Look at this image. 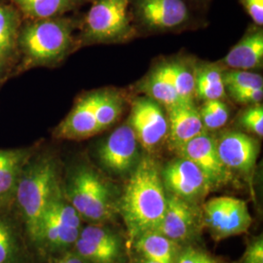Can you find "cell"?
Masks as SVG:
<instances>
[{
    "label": "cell",
    "instance_id": "cell-1",
    "mask_svg": "<svg viewBox=\"0 0 263 263\" xmlns=\"http://www.w3.org/2000/svg\"><path fill=\"white\" fill-rule=\"evenodd\" d=\"M81 18L61 16L24 20L17 41V64L13 77L35 67H54L80 47L78 33Z\"/></svg>",
    "mask_w": 263,
    "mask_h": 263
},
{
    "label": "cell",
    "instance_id": "cell-2",
    "mask_svg": "<svg viewBox=\"0 0 263 263\" xmlns=\"http://www.w3.org/2000/svg\"><path fill=\"white\" fill-rule=\"evenodd\" d=\"M167 197L158 164L144 157L133 170L120 201V213L131 242L156 231L163 218Z\"/></svg>",
    "mask_w": 263,
    "mask_h": 263
},
{
    "label": "cell",
    "instance_id": "cell-3",
    "mask_svg": "<svg viewBox=\"0 0 263 263\" xmlns=\"http://www.w3.org/2000/svg\"><path fill=\"white\" fill-rule=\"evenodd\" d=\"M61 187L56 158L49 153L34 151L22 170L14 202L19 208L29 240L36 246L45 210Z\"/></svg>",
    "mask_w": 263,
    "mask_h": 263
},
{
    "label": "cell",
    "instance_id": "cell-4",
    "mask_svg": "<svg viewBox=\"0 0 263 263\" xmlns=\"http://www.w3.org/2000/svg\"><path fill=\"white\" fill-rule=\"evenodd\" d=\"M132 0H93L80 20V46L122 42L134 37L137 28L131 12Z\"/></svg>",
    "mask_w": 263,
    "mask_h": 263
},
{
    "label": "cell",
    "instance_id": "cell-5",
    "mask_svg": "<svg viewBox=\"0 0 263 263\" xmlns=\"http://www.w3.org/2000/svg\"><path fill=\"white\" fill-rule=\"evenodd\" d=\"M63 190L66 200L82 219L100 223L113 216L112 190L108 182L89 165L80 164L71 170Z\"/></svg>",
    "mask_w": 263,
    "mask_h": 263
},
{
    "label": "cell",
    "instance_id": "cell-6",
    "mask_svg": "<svg viewBox=\"0 0 263 263\" xmlns=\"http://www.w3.org/2000/svg\"><path fill=\"white\" fill-rule=\"evenodd\" d=\"M82 218L66 200L63 187L49 202L42 217L38 247L53 253H64L76 244Z\"/></svg>",
    "mask_w": 263,
    "mask_h": 263
},
{
    "label": "cell",
    "instance_id": "cell-7",
    "mask_svg": "<svg viewBox=\"0 0 263 263\" xmlns=\"http://www.w3.org/2000/svg\"><path fill=\"white\" fill-rule=\"evenodd\" d=\"M134 22L152 31L187 27L192 14L185 0H132Z\"/></svg>",
    "mask_w": 263,
    "mask_h": 263
},
{
    "label": "cell",
    "instance_id": "cell-8",
    "mask_svg": "<svg viewBox=\"0 0 263 263\" xmlns=\"http://www.w3.org/2000/svg\"><path fill=\"white\" fill-rule=\"evenodd\" d=\"M203 211L205 223L217 240L245 233L252 224L247 203L239 198H212L206 202Z\"/></svg>",
    "mask_w": 263,
    "mask_h": 263
},
{
    "label": "cell",
    "instance_id": "cell-9",
    "mask_svg": "<svg viewBox=\"0 0 263 263\" xmlns=\"http://www.w3.org/2000/svg\"><path fill=\"white\" fill-rule=\"evenodd\" d=\"M129 125L145 151L158 148L167 139L168 118L160 104L152 99H138L132 106Z\"/></svg>",
    "mask_w": 263,
    "mask_h": 263
},
{
    "label": "cell",
    "instance_id": "cell-10",
    "mask_svg": "<svg viewBox=\"0 0 263 263\" xmlns=\"http://www.w3.org/2000/svg\"><path fill=\"white\" fill-rule=\"evenodd\" d=\"M139 141L130 125H122L100 145L98 156L105 169L116 175L132 173L140 161Z\"/></svg>",
    "mask_w": 263,
    "mask_h": 263
},
{
    "label": "cell",
    "instance_id": "cell-11",
    "mask_svg": "<svg viewBox=\"0 0 263 263\" xmlns=\"http://www.w3.org/2000/svg\"><path fill=\"white\" fill-rule=\"evenodd\" d=\"M161 177L171 194L191 203L205 197L213 187L204 173L193 162L183 157L169 163L161 171Z\"/></svg>",
    "mask_w": 263,
    "mask_h": 263
},
{
    "label": "cell",
    "instance_id": "cell-12",
    "mask_svg": "<svg viewBox=\"0 0 263 263\" xmlns=\"http://www.w3.org/2000/svg\"><path fill=\"white\" fill-rule=\"evenodd\" d=\"M178 153L180 157L193 162L204 173L212 186L226 183L230 178L229 170L218 155L216 139L206 131L188 141Z\"/></svg>",
    "mask_w": 263,
    "mask_h": 263
},
{
    "label": "cell",
    "instance_id": "cell-13",
    "mask_svg": "<svg viewBox=\"0 0 263 263\" xmlns=\"http://www.w3.org/2000/svg\"><path fill=\"white\" fill-rule=\"evenodd\" d=\"M198 221L199 213L193 203L170 194L164 216L156 231L176 243L184 242L197 232Z\"/></svg>",
    "mask_w": 263,
    "mask_h": 263
},
{
    "label": "cell",
    "instance_id": "cell-14",
    "mask_svg": "<svg viewBox=\"0 0 263 263\" xmlns=\"http://www.w3.org/2000/svg\"><path fill=\"white\" fill-rule=\"evenodd\" d=\"M217 152L228 170L250 174L254 168L259 145L254 138L241 132H227L216 140Z\"/></svg>",
    "mask_w": 263,
    "mask_h": 263
},
{
    "label": "cell",
    "instance_id": "cell-15",
    "mask_svg": "<svg viewBox=\"0 0 263 263\" xmlns=\"http://www.w3.org/2000/svg\"><path fill=\"white\" fill-rule=\"evenodd\" d=\"M95 115L92 95L86 94L77 100L66 118L58 125L54 136L68 141H81L101 133Z\"/></svg>",
    "mask_w": 263,
    "mask_h": 263
},
{
    "label": "cell",
    "instance_id": "cell-16",
    "mask_svg": "<svg viewBox=\"0 0 263 263\" xmlns=\"http://www.w3.org/2000/svg\"><path fill=\"white\" fill-rule=\"evenodd\" d=\"M167 109L169 113L167 139L172 151L178 152L188 141L206 131L193 103L175 104Z\"/></svg>",
    "mask_w": 263,
    "mask_h": 263
},
{
    "label": "cell",
    "instance_id": "cell-17",
    "mask_svg": "<svg viewBox=\"0 0 263 263\" xmlns=\"http://www.w3.org/2000/svg\"><path fill=\"white\" fill-rule=\"evenodd\" d=\"M23 21L14 5L0 1V66L8 78L13 77L17 64V41Z\"/></svg>",
    "mask_w": 263,
    "mask_h": 263
},
{
    "label": "cell",
    "instance_id": "cell-18",
    "mask_svg": "<svg viewBox=\"0 0 263 263\" xmlns=\"http://www.w3.org/2000/svg\"><path fill=\"white\" fill-rule=\"evenodd\" d=\"M35 148L0 149V208L7 207L13 201L22 170Z\"/></svg>",
    "mask_w": 263,
    "mask_h": 263
},
{
    "label": "cell",
    "instance_id": "cell-19",
    "mask_svg": "<svg viewBox=\"0 0 263 263\" xmlns=\"http://www.w3.org/2000/svg\"><path fill=\"white\" fill-rule=\"evenodd\" d=\"M221 63L232 69L251 70L262 66L263 32L257 27L251 28L232 48Z\"/></svg>",
    "mask_w": 263,
    "mask_h": 263
},
{
    "label": "cell",
    "instance_id": "cell-20",
    "mask_svg": "<svg viewBox=\"0 0 263 263\" xmlns=\"http://www.w3.org/2000/svg\"><path fill=\"white\" fill-rule=\"evenodd\" d=\"M14 5L24 20L50 19L80 9L93 0H3Z\"/></svg>",
    "mask_w": 263,
    "mask_h": 263
},
{
    "label": "cell",
    "instance_id": "cell-21",
    "mask_svg": "<svg viewBox=\"0 0 263 263\" xmlns=\"http://www.w3.org/2000/svg\"><path fill=\"white\" fill-rule=\"evenodd\" d=\"M137 250L143 259L158 263H175L179 255V245L157 231L140 236L136 241Z\"/></svg>",
    "mask_w": 263,
    "mask_h": 263
},
{
    "label": "cell",
    "instance_id": "cell-22",
    "mask_svg": "<svg viewBox=\"0 0 263 263\" xmlns=\"http://www.w3.org/2000/svg\"><path fill=\"white\" fill-rule=\"evenodd\" d=\"M0 263H27V254L19 230L0 208Z\"/></svg>",
    "mask_w": 263,
    "mask_h": 263
},
{
    "label": "cell",
    "instance_id": "cell-23",
    "mask_svg": "<svg viewBox=\"0 0 263 263\" xmlns=\"http://www.w3.org/2000/svg\"><path fill=\"white\" fill-rule=\"evenodd\" d=\"M141 91L166 108L175 104H182L175 87L170 80L165 65L157 66L141 84Z\"/></svg>",
    "mask_w": 263,
    "mask_h": 263
},
{
    "label": "cell",
    "instance_id": "cell-24",
    "mask_svg": "<svg viewBox=\"0 0 263 263\" xmlns=\"http://www.w3.org/2000/svg\"><path fill=\"white\" fill-rule=\"evenodd\" d=\"M220 66H203L195 71V94L203 101L221 100L226 96Z\"/></svg>",
    "mask_w": 263,
    "mask_h": 263
},
{
    "label": "cell",
    "instance_id": "cell-25",
    "mask_svg": "<svg viewBox=\"0 0 263 263\" xmlns=\"http://www.w3.org/2000/svg\"><path fill=\"white\" fill-rule=\"evenodd\" d=\"M91 95L96 119L103 132L116 122L122 112V103L119 96L108 91L92 92Z\"/></svg>",
    "mask_w": 263,
    "mask_h": 263
},
{
    "label": "cell",
    "instance_id": "cell-26",
    "mask_svg": "<svg viewBox=\"0 0 263 263\" xmlns=\"http://www.w3.org/2000/svg\"><path fill=\"white\" fill-rule=\"evenodd\" d=\"M170 80L182 104L193 103L195 97V72L181 62L165 63Z\"/></svg>",
    "mask_w": 263,
    "mask_h": 263
},
{
    "label": "cell",
    "instance_id": "cell-27",
    "mask_svg": "<svg viewBox=\"0 0 263 263\" xmlns=\"http://www.w3.org/2000/svg\"><path fill=\"white\" fill-rule=\"evenodd\" d=\"M73 251L86 263H119L122 257V253L106 249L81 237H78Z\"/></svg>",
    "mask_w": 263,
    "mask_h": 263
},
{
    "label": "cell",
    "instance_id": "cell-28",
    "mask_svg": "<svg viewBox=\"0 0 263 263\" xmlns=\"http://www.w3.org/2000/svg\"><path fill=\"white\" fill-rule=\"evenodd\" d=\"M223 84L229 93L247 89L263 88L262 76L249 70L232 69L223 72Z\"/></svg>",
    "mask_w": 263,
    "mask_h": 263
},
{
    "label": "cell",
    "instance_id": "cell-29",
    "mask_svg": "<svg viewBox=\"0 0 263 263\" xmlns=\"http://www.w3.org/2000/svg\"><path fill=\"white\" fill-rule=\"evenodd\" d=\"M199 113L205 130L211 131L223 127L229 118L228 107L221 100L206 101Z\"/></svg>",
    "mask_w": 263,
    "mask_h": 263
},
{
    "label": "cell",
    "instance_id": "cell-30",
    "mask_svg": "<svg viewBox=\"0 0 263 263\" xmlns=\"http://www.w3.org/2000/svg\"><path fill=\"white\" fill-rule=\"evenodd\" d=\"M79 237L106 249L122 253L121 239L106 227L96 224L85 226L81 228Z\"/></svg>",
    "mask_w": 263,
    "mask_h": 263
},
{
    "label": "cell",
    "instance_id": "cell-31",
    "mask_svg": "<svg viewBox=\"0 0 263 263\" xmlns=\"http://www.w3.org/2000/svg\"><path fill=\"white\" fill-rule=\"evenodd\" d=\"M239 123L247 131L254 133L258 137L263 136V107L261 104H255L242 112Z\"/></svg>",
    "mask_w": 263,
    "mask_h": 263
},
{
    "label": "cell",
    "instance_id": "cell-32",
    "mask_svg": "<svg viewBox=\"0 0 263 263\" xmlns=\"http://www.w3.org/2000/svg\"><path fill=\"white\" fill-rule=\"evenodd\" d=\"M175 263H221L204 251L188 248L178 255Z\"/></svg>",
    "mask_w": 263,
    "mask_h": 263
},
{
    "label": "cell",
    "instance_id": "cell-33",
    "mask_svg": "<svg viewBox=\"0 0 263 263\" xmlns=\"http://www.w3.org/2000/svg\"><path fill=\"white\" fill-rule=\"evenodd\" d=\"M232 98L240 104H257L262 101L263 88L247 89L231 93Z\"/></svg>",
    "mask_w": 263,
    "mask_h": 263
},
{
    "label": "cell",
    "instance_id": "cell-34",
    "mask_svg": "<svg viewBox=\"0 0 263 263\" xmlns=\"http://www.w3.org/2000/svg\"><path fill=\"white\" fill-rule=\"evenodd\" d=\"M257 27L263 25V0H239Z\"/></svg>",
    "mask_w": 263,
    "mask_h": 263
},
{
    "label": "cell",
    "instance_id": "cell-35",
    "mask_svg": "<svg viewBox=\"0 0 263 263\" xmlns=\"http://www.w3.org/2000/svg\"><path fill=\"white\" fill-rule=\"evenodd\" d=\"M244 263H263L262 236L248 246L244 254Z\"/></svg>",
    "mask_w": 263,
    "mask_h": 263
},
{
    "label": "cell",
    "instance_id": "cell-36",
    "mask_svg": "<svg viewBox=\"0 0 263 263\" xmlns=\"http://www.w3.org/2000/svg\"><path fill=\"white\" fill-rule=\"evenodd\" d=\"M49 263H86L74 251H66L57 257H53Z\"/></svg>",
    "mask_w": 263,
    "mask_h": 263
},
{
    "label": "cell",
    "instance_id": "cell-37",
    "mask_svg": "<svg viewBox=\"0 0 263 263\" xmlns=\"http://www.w3.org/2000/svg\"><path fill=\"white\" fill-rule=\"evenodd\" d=\"M8 79L9 78H8V76L6 74V72L0 66V86H1V84H3L5 81H7Z\"/></svg>",
    "mask_w": 263,
    "mask_h": 263
},
{
    "label": "cell",
    "instance_id": "cell-38",
    "mask_svg": "<svg viewBox=\"0 0 263 263\" xmlns=\"http://www.w3.org/2000/svg\"><path fill=\"white\" fill-rule=\"evenodd\" d=\"M141 263H158V262H154V261H151V260H147V259H143Z\"/></svg>",
    "mask_w": 263,
    "mask_h": 263
},
{
    "label": "cell",
    "instance_id": "cell-39",
    "mask_svg": "<svg viewBox=\"0 0 263 263\" xmlns=\"http://www.w3.org/2000/svg\"><path fill=\"white\" fill-rule=\"evenodd\" d=\"M189 1H193V2H201V1H205V0H189Z\"/></svg>",
    "mask_w": 263,
    "mask_h": 263
},
{
    "label": "cell",
    "instance_id": "cell-40",
    "mask_svg": "<svg viewBox=\"0 0 263 263\" xmlns=\"http://www.w3.org/2000/svg\"><path fill=\"white\" fill-rule=\"evenodd\" d=\"M0 1H3V0H0Z\"/></svg>",
    "mask_w": 263,
    "mask_h": 263
}]
</instances>
